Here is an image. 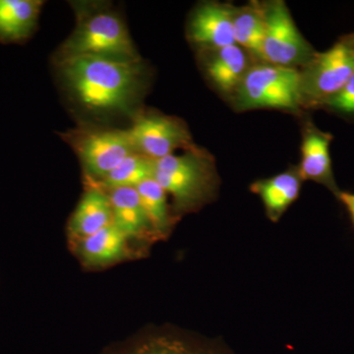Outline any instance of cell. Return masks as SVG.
Wrapping results in <instances>:
<instances>
[{
  "mask_svg": "<svg viewBox=\"0 0 354 354\" xmlns=\"http://www.w3.org/2000/svg\"><path fill=\"white\" fill-rule=\"evenodd\" d=\"M65 83L93 111H127L141 90L139 59L83 55L60 62Z\"/></svg>",
  "mask_w": 354,
  "mask_h": 354,
  "instance_id": "obj_1",
  "label": "cell"
},
{
  "mask_svg": "<svg viewBox=\"0 0 354 354\" xmlns=\"http://www.w3.org/2000/svg\"><path fill=\"white\" fill-rule=\"evenodd\" d=\"M156 181L174 201V213H192L214 202L220 190L221 178L215 158L195 146L181 155L155 160Z\"/></svg>",
  "mask_w": 354,
  "mask_h": 354,
  "instance_id": "obj_2",
  "label": "cell"
},
{
  "mask_svg": "<svg viewBox=\"0 0 354 354\" xmlns=\"http://www.w3.org/2000/svg\"><path fill=\"white\" fill-rule=\"evenodd\" d=\"M230 101L237 111L278 109L300 113L304 106L299 70L254 62Z\"/></svg>",
  "mask_w": 354,
  "mask_h": 354,
  "instance_id": "obj_3",
  "label": "cell"
},
{
  "mask_svg": "<svg viewBox=\"0 0 354 354\" xmlns=\"http://www.w3.org/2000/svg\"><path fill=\"white\" fill-rule=\"evenodd\" d=\"M58 55L60 62L83 55L138 59L127 26L111 11L91 12L81 18Z\"/></svg>",
  "mask_w": 354,
  "mask_h": 354,
  "instance_id": "obj_4",
  "label": "cell"
},
{
  "mask_svg": "<svg viewBox=\"0 0 354 354\" xmlns=\"http://www.w3.org/2000/svg\"><path fill=\"white\" fill-rule=\"evenodd\" d=\"M261 4L265 35L258 62L299 70L308 64L316 50L298 30L285 1L274 0Z\"/></svg>",
  "mask_w": 354,
  "mask_h": 354,
  "instance_id": "obj_5",
  "label": "cell"
},
{
  "mask_svg": "<svg viewBox=\"0 0 354 354\" xmlns=\"http://www.w3.org/2000/svg\"><path fill=\"white\" fill-rule=\"evenodd\" d=\"M300 93L304 109H318L339 93L354 74V53L342 38L323 53L316 51L299 69Z\"/></svg>",
  "mask_w": 354,
  "mask_h": 354,
  "instance_id": "obj_6",
  "label": "cell"
},
{
  "mask_svg": "<svg viewBox=\"0 0 354 354\" xmlns=\"http://www.w3.org/2000/svg\"><path fill=\"white\" fill-rule=\"evenodd\" d=\"M100 354H235L220 341L174 326L144 328Z\"/></svg>",
  "mask_w": 354,
  "mask_h": 354,
  "instance_id": "obj_7",
  "label": "cell"
},
{
  "mask_svg": "<svg viewBox=\"0 0 354 354\" xmlns=\"http://www.w3.org/2000/svg\"><path fill=\"white\" fill-rule=\"evenodd\" d=\"M127 131L135 152L153 160L195 147L187 125L179 118L165 114H139Z\"/></svg>",
  "mask_w": 354,
  "mask_h": 354,
  "instance_id": "obj_8",
  "label": "cell"
},
{
  "mask_svg": "<svg viewBox=\"0 0 354 354\" xmlns=\"http://www.w3.org/2000/svg\"><path fill=\"white\" fill-rule=\"evenodd\" d=\"M77 153L86 171L95 179L104 178L135 152L127 130H94L81 135Z\"/></svg>",
  "mask_w": 354,
  "mask_h": 354,
  "instance_id": "obj_9",
  "label": "cell"
},
{
  "mask_svg": "<svg viewBox=\"0 0 354 354\" xmlns=\"http://www.w3.org/2000/svg\"><path fill=\"white\" fill-rule=\"evenodd\" d=\"M234 6L221 2H204L195 9L188 26V36L203 50L234 44Z\"/></svg>",
  "mask_w": 354,
  "mask_h": 354,
  "instance_id": "obj_10",
  "label": "cell"
},
{
  "mask_svg": "<svg viewBox=\"0 0 354 354\" xmlns=\"http://www.w3.org/2000/svg\"><path fill=\"white\" fill-rule=\"evenodd\" d=\"M333 135L323 131L312 122L305 121L302 128L301 158L297 169L304 181H313L325 186L335 195L339 193L333 171L330 147Z\"/></svg>",
  "mask_w": 354,
  "mask_h": 354,
  "instance_id": "obj_11",
  "label": "cell"
},
{
  "mask_svg": "<svg viewBox=\"0 0 354 354\" xmlns=\"http://www.w3.org/2000/svg\"><path fill=\"white\" fill-rule=\"evenodd\" d=\"M204 51L207 78L221 95L232 99L255 59L236 44Z\"/></svg>",
  "mask_w": 354,
  "mask_h": 354,
  "instance_id": "obj_12",
  "label": "cell"
},
{
  "mask_svg": "<svg viewBox=\"0 0 354 354\" xmlns=\"http://www.w3.org/2000/svg\"><path fill=\"white\" fill-rule=\"evenodd\" d=\"M302 183L297 167H291L277 176L256 180L250 190L259 196L267 218L278 223L299 198Z\"/></svg>",
  "mask_w": 354,
  "mask_h": 354,
  "instance_id": "obj_13",
  "label": "cell"
},
{
  "mask_svg": "<svg viewBox=\"0 0 354 354\" xmlns=\"http://www.w3.org/2000/svg\"><path fill=\"white\" fill-rule=\"evenodd\" d=\"M113 223V209L108 193L94 186L84 193L70 218L68 230L77 241Z\"/></svg>",
  "mask_w": 354,
  "mask_h": 354,
  "instance_id": "obj_14",
  "label": "cell"
},
{
  "mask_svg": "<svg viewBox=\"0 0 354 354\" xmlns=\"http://www.w3.org/2000/svg\"><path fill=\"white\" fill-rule=\"evenodd\" d=\"M43 4L39 0H0V41L22 43L29 39Z\"/></svg>",
  "mask_w": 354,
  "mask_h": 354,
  "instance_id": "obj_15",
  "label": "cell"
},
{
  "mask_svg": "<svg viewBox=\"0 0 354 354\" xmlns=\"http://www.w3.org/2000/svg\"><path fill=\"white\" fill-rule=\"evenodd\" d=\"M113 225L128 239L153 234L136 188H115L108 190Z\"/></svg>",
  "mask_w": 354,
  "mask_h": 354,
  "instance_id": "obj_16",
  "label": "cell"
},
{
  "mask_svg": "<svg viewBox=\"0 0 354 354\" xmlns=\"http://www.w3.org/2000/svg\"><path fill=\"white\" fill-rule=\"evenodd\" d=\"M127 235L113 223L100 232L78 241L79 257L90 267H102L118 262L127 251Z\"/></svg>",
  "mask_w": 354,
  "mask_h": 354,
  "instance_id": "obj_17",
  "label": "cell"
},
{
  "mask_svg": "<svg viewBox=\"0 0 354 354\" xmlns=\"http://www.w3.org/2000/svg\"><path fill=\"white\" fill-rule=\"evenodd\" d=\"M234 38L235 44L259 62L265 35L262 4L252 1L245 6L234 7Z\"/></svg>",
  "mask_w": 354,
  "mask_h": 354,
  "instance_id": "obj_18",
  "label": "cell"
},
{
  "mask_svg": "<svg viewBox=\"0 0 354 354\" xmlns=\"http://www.w3.org/2000/svg\"><path fill=\"white\" fill-rule=\"evenodd\" d=\"M136 190L153 234L157 237L167 236L176 220L167 201L169 195L155 178L140 184Z\"/></svg>",
  "mask_w": 354,
  "mask_h": 354,
  "instance_id": "obj_19",
  "label": "cell"
},
{
  "mask_svg": "<svg viewBox=\"0 0 354 354\" xmlns=\"http://www.w3.org/2000/svg\"><path fill=\"white\" fill-rule=\"evenodd\" d=\"M155 160L133 153L120 162L100 183L108 190L115 188H136L149 179L155 178Z\"/></svg>",
  "mask_w": 354,
  "mask_h": 354,
  "instance_id": "obj_20",
  "label": "cell"
},
{
  "mask_svg": "<svg viewBox=\"0 0 354 354\" xmlns=\"http://www.w3.org/2000/svg\"><path fill=\"white\" fill-rule=\"evenodd\" d=\"M318 109L354 121V74L339 93L323 102Z\"/></svg>",
  "mask_w": 354,
  "mask_h": 354,
  "instance_id": "obj_21",
  "label": "cell"
},
{
  "mask_svg": "<svg viewBox=\"0 0 354 354\" xmlns=\"http://www.w3.org/2000/svg\"><path fill=\"white\" fill-rule=\"evenodd\" d=\"M339 202L348 209L349 216L354 225V193L346 192V191H339L337 196Z\"/></svg>",
  "mask_w": 354,
  "mask_h": 354,
  "instance_id": "obj_22",
  "label": "cell"
},
{
  "mask_svg": "<svg viewBox=\"0 0 354 354\" xmlns=\"http://www.w3.org/2000/svg\"><path fill=\"white\" fill-rule=\"evenodd\" d=\"M342 39L348 44L349 48H351L354 53V32H353V34L346 35V36H342Z\"/></svg>",
  "mask_w": 354,
  "mask_h": 354,
  "instance_id": "obj_23",
  "label": "cell"
}]
</instances>
